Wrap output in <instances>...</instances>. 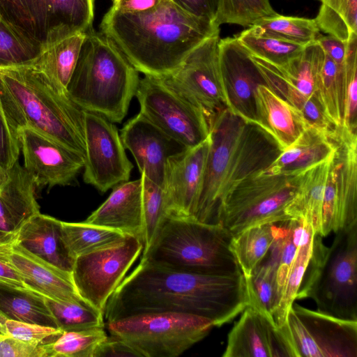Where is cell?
<instances>
[{
  "instance_id": "1",
  "label": "cell",
  "mask_w": 357,
  "mask_h": 357,
  "mask_svg": "<svg viewBox=\"0 0 357 357\" xmlns=\"http://www.w3.org/2000/svg\"><path fill=\"white\" fill-rule=\"evenodd\" d=\"M249 305L243 273L198 274L140 259L107 301L103 314L108 322L142 313H186L206 318L219 327Z\"/></svg>"
},
{
  "instance_id": "2",
  "label": "cell",
  "mask_w": 357,
  "mask_h": 357,
  "mask_svg": "<svg viewBox=\"0 0 357 357\" xmlns=\"http://www.w3.org/2000/svg\"><path fill=\"white\" fill-rule=\"evenodd\" d=\"M100 30L138 72L161 77L177 69L194 48L220 29L172 0H161L139 13H122L111 7Z\"/></svg>"
},
{
  "instance_id": "3",
  "label": "cell",
  "mask_w": 357,
  "mask_h": 357,
  "mask_svg": "<svg viewBox=\"0 0 357 357\" xmlns=\"http://www.w3.org/2000/svg\"><path fill=\"white\" fill-rule=\"evenodd\" d=\"M209 138L203 185L193 218L215 223L225 195L243 179L267 168L282 150L257 124L245 121L227 108L214 119Z\"/></svg>"
},
{
  "instance_id": "4",
  "label": "cell",
  "mask_w": 357,
  "mask_h": 357,
  "mask_svg": "<svg viewBox=\"0 0 357 357\" xmlns=\"http://www.w3.org/2000/svg\"><path fill=\"white\" fill-rule=\"evenodd\" d=\"M0 98L17 133L31 128L85 159L84 110L33 63L0 70Z\"/></svg>"
},
{
  "instance_id": "5",
  "label": "cell",
  "mask_w": 357,
  "mask_h": 357,
  "mask_svg": "<svg viewBox=\"0 0 357 357\" xmlns=\"http://www.w3.org/2000/svg\"><path fill=\"white\" fill-rule=\"evenodd\" d=\"M139 82L138 71L109 38L92 28L86 31L67 86L74 103L84 111L121 123Z\"/></svg>"
},
{
  "instance_id": "6",
  "label": "cell",
  "mask_w": 357,
  "mask_h": 357,
  "mask_svg": "<svg viewBox=\"0 0 357 357\" xmlns=\"http://www.w3.org/2000/svg\"><path fill=\"white\" fill-rule=\"evenodd\" d=\"M232 235L219 223L167 215L141 259L188 273L241 274L231 250Z\"/></svg>"
},
{
  "instance_id": "7",
  "label": "cell",
  "mask_w": 357,
  "mask_h": 357,
  "mask_svg": "<svg viewBox=\"0 0 357 357\" xmlns=\"http://www.w3.org/2000/svg\"><path fill=\"white\" fill-rule=\"evenodd\" d=\"M335 234L330 247L314 235L296 299L311 298L320 312L357 321V222Z\"/></svg>"
},
{
  "instance_id": "8",
  "label": "cell",
  "mask_w": 357,
  "mask_h": 357,
  "mask_svg": "<svg viewBox=\"0 0 357 357\" xmlns=\"http://www.w3.org/2000/svg\"><path fill=\"white\" fill-rule=\"evenodd\" d=\"M303 174L274 175L261 171L243 179L223 198L215 223L233 236L252 226L290 220L285 208L294 196Z\"/></svg>"
},
{
  "instance_id": "9",
  "label": "cell",
  "mask_w": 357,
  "mask_h": 357,
  "mask_svg": "<svg viewBox=\"0 0 357 357\" xmlns=\"http://www.w3.org/2000/svg\"><path fill=\"white\" fill-rule=\"evenodd\" d=\"M214 327L204 317L186 313L137 314L107 322L111 335L128 344L140 357H176Z\"/></svg>"
},
{
  "instance_id": "10",
  "label": "cell",
  "mask_w": 357,
  "mask_h": 357,
  "mask_svg": "<svg viewBox=\"0 0 357 357\" xmlns=\"http://www.w3.org/2000/svg\"><path fill=\"white\" fill-rule=\"evenodd\" d=\"M94 0H0V14L41 48L92 28Z\"/></svg>"
},
{
  "instance_id": "11",
  "label": "cell",
  "mask_w": 357,
  "mask_h": 357,
  "mask_svg": "<svg viewBox=\"0 0 357 357\" xmlns=\"http://www.w3.org/2000/svg\"><path fill=\"white\" fill-rule=\"evenodd\" d=\"M283 326L296 357L357 356V321L337 318L294 302Z\"/></svg>"
},
{
  "instance_id": "12",
  "label": "cell",
  "mask_w": 357,
  "mask_h": 357,
  "mask_svg": "<svg viewBox=\"0 0 357 357\" xmlns=\"http://www.w3.org/2000/svg\"><path fill=\"white\" fill-rule=\"evenodd\" d=\"M220 31L206 38L172 73L160 77L172 90L195 106L211 126L227 107L220 65Z\"/></svg>"
},
{
  "instance_id": "13",
  "label": "cell",
  "mask_w": 357,
  "mask_h": 357,
  "mask_svg": "<svg viewBox=\"0 0 357 357\" xmlns=\"http://www.w3.org/2000/svg\"><path fill=\"white\" fill-rule=\"evenodd\" d=\"M135 96L139 112L187 149L208 137L211 125L203 112L169 88L160 77L144 75L139 79Z\"/></svg>"
},
{
  "instance_id": "14",
  "label": "cell",
  "mask_w": 357,
  "mask_h": 357,
  "mask_svg": "<svg viewBox=\"0 0 357 357\" xmlns=\"http://www.w3.org/2000/svg\"><path fill=\"white\" fill-rule=\"evenodd\" d=\"M143 244L135 236L77 257L72 277L79 296L104 313L107 301L142 254Z\"/></svg>"
},
{
  "instance_id": "15",
  "label": "cell",
  "mask_w": 357,
  "mask_h": 357,
  "mask_svg": "<svg viewBox=\"0 0 357 357\" xmlns=\"http://www.w3.org/2000/svg\"><path fill=\"white\" fill-rule=\"evenodd\" d=\"M324 190L321 236L357 222V135L344 127L335 136Z\"/></svg>"
},
{
  "instance_id": "16",
  "label": "cell",
  "mask_w": 357,
  "mask_h": 357,
  "mask_svg": "<svg viewBox=\"0 0 357 357\" xmlns=\"http://www.w3.org/2000/svg\"><path fill=\"white\" fill-rule=\"evenodd\" d=\"M84 181L100 192L128 181L133 165L128 158L117 128L103 116L84 111Z\"/></svg>"
},
{
  "instance_id": "17",
  "label": "cell",
  "mask_w": 357,
  "mask_h": 357,
  "mask_svg": "<svg viewBox=\"0 0 357 357\" xmlns=\"http://www.w3.org/2000/svg\"><path fill=\"white\" fill-rule=\"evenodd\" d=\"M324 52L317 41L305 46L302 53L283 65H274L252 55L266 85L301 112L310 123L322 117L321 106L314 94V69Z\"/></svg>"
},
{
  "instance_id": "18",
  "label": "cell",
  "mask_w": 357,
  "mask_h": 357,
  "mask_svg": "<svg viewBox=\"0 0 357 357\" xmlns=\"http://www.w3.org/2000/svg\"><path fill=\"white\" fill-rule=\"evenodd\" d=\"M24 167L36 188L67 185L84 168V158L31 128L18 130Z\"/></svg>"
},
{
  "instance_id": "19",
  "label": "cell",
  "mask_w": 357,
  "mask_h": 357,
  "mask_svg": "<svg viewBox=\"0 0 357 357\" xmlns=\"http://www.w3.org/2000/svg\"><path fill=\"white\" fill-rule=\"evenodd\" d=\"M219 65L227 109L255 123V92L259 84H266L250 53L236 36L220 38Z\"/></svg>"
},
{
  "instance_id": "20",
  "label": "cell",
  "mask_w": 357,
  "mask_h": 357,
  "mask_svg": "<svg viewBox=\"0 0 357 357\" xmlns=\"http://www.w3.org/2000/svg\"><path fill=\"white\" fill-rule=\"evenodd\" d=\"M210 147L208 137L167 162L162 188L167 215L194 218Z\"/></svg>"
},
{
  "instance_id": "21",
  "label": "cell",
  "mask_w": 357,
  "mask_h": 357,
  "mask_svg": "<svg viewBox=\"0 0 357 357\" xmlns=\"http://www.w3.org/2000/svg\"><path fill=\"white\" fill-rule=\"evenodd\" d=\"M222 357H296L287 333L273 318L251 306L227 335Z\"/></svg>"
},
{
  "instance_id": "22",
  "label": "cell",
  "mask_w": 357,
  "mask_h": 357,
  "mask_svg": "<svg viewBox=\"0 0 357 357\" xmlns=\"http://www.w3.org/2000/svg\"><path fill=\"white\" fill-rule=\"evenodd\" d=\"M120 137L132 154L140 174L162 187L168 159L187 149L140 112L124 124Z\"/></svg>"
},
{
  "instance_id": "23",
  "label": "cell",
  "mask_w": 357,
  "mask_h": 357,
  "mask_svg": "<svg viewBox=\"0 0 357 357\" xmlns=\"http://www.w3.org/2000/svg\"><path fill=\"white\" fill-rule=\"evenodd\" d=\"M11 259L27 288L59 302L91 306L77 292L71 273L31 253L15 241Z\"/></svg>"
},
{
  "instance_id": "24",
  "label": "cell",
  "mask_w": 357,
  "mask_h": 357,
  "mask_svg": "<svg viewBox=\"0 0 357 357\" xmlns=\"http://www.w3.org/2000/svg\"><path fill=\"white\" fill-rule=\"evenodd\" d=\"M140 239L144 247V221L141 177L113 188L108 198L85 220Z\"/></svg>"
},
{
  "instance_id": "25",
  "label": "cell",
  "mask_w": 357,
  "mask_h": 357,
  "mask_svg": "<svg viewBox=\"0 0 357 357\" xmlns=\"http://www.w3.org/2000/svg\"><path fill=\"white\" fill-rule=\"evenodd\" d=\"M255 104V123L272 137L282 151L310 126L300 111L266 84L257 87Z\"/></svg>"
},
{
  "instance_id": "26",
  "label": "cell",
  "mask_w": 357,
  "mask_h": 357,
  "mask_svg": "<svg viewBox=\"0 0 357 357\" xmlns=\"http://www.w3.org/2000/svg\"><path fill=\"white\" fill-rule=\"evenodd\" d=\"M34 181L18 161L8 171L0 188V232L17 234L22 226L40 212Z\"/></svg>"
},
{
  "instance_id": "27",
  "label": "cell",
  "mask_w": 357,
  "mask_h": 357,
  "mask_svg": "<svg viewBox=\"0 0 357 357\" xmlns=\"http://www.w3.org/2000/svg\"><path fill=\"white\" fill-rule=\"evenodd\" d=\"M15 242L57 268L72 273L75 259L63 242L61 221L39 212L22 226Z\"/></svg>"
},
{
  "instance_id": "28",
  "label": "cell",
  "mask_w": 357,
  "mask_h": 357,
  "mask_svg": "<svg viewBox=\"0 0 357 357\" xmlns=\"http://www.w3.org/2000/svg\"><path fill=\"white\" fill-rule=\"evenodd\" d=\"M335 149V137L310 126L261 172L274 175L301 174L327 159Z\"/></svg>"
},
{
  "instance_id": "29",
  "label": "cell",
  "mask_w": 357,
  "mask_h": 357,
  "mask_svg": "<svg viewBox=\"0 0 357 357\" xmlns=\"http://www.w3.org/2000/svg\"><path fill=\"white\" fill-rule=\"evenodd\" d=\"M332 155L303 172L296 192L285 208L289 219L306 220L320 236L324 190Z\"/></svg>"
},
{
  "instance_id": "30",
  "label": "cell",
  "mask_w": 357,
  "mask_h": 357,
  "mask_svg": "<svg viewBox=\"0 0 357 357\" xmlns=\"http://www.w3.org/2000/svg\"><path fill=\"white\" fill-rule=\"evenodd\" d=\"M0 314L6 319L59 328L44 296L1 280Z\"/></svg>"
},
{
  "instance_id": "31",
  "label": "cell",
  "mask_w": 357,
  "mask_h": 357,
  "mask_svg": "<svg viewBox=\"0 0 357 357\" xmlns=\"http://www.w3.org/2000/svg\"><path fill=\"white\" fill-rule=\"evenodd\" d=\"M344 86V63L337 64L323 52L315 66L314 94L326 116L337 128L343 124Z\"/></svg>"
},
{
  "instance_id": "32",
  "label": "cell",
  "mask_w": 357,
  "mask_h": 357,
  "mask_svg": "<svg viewBox=\"0 0 357 357\" xmlns=\"http://www.w3.org/2000/svg\"><path fill=\"white\" fill-rule=\"evenodd\" d=\"M85 36L86 31L77 33L42 47L33 64L58 86L67 91Z\"/></svg>"
},
{
  "instance_id": "33",
  "label": "cell",
  "mask_w": 357,
  "mask_h": 357,
  "mask_svg": "<svg viewBox=\"0 0 357 357\" xmlns=\"http://www.w3.org/2000/svg\"><path fill=\"white\" fill-rule=\"evenodd\" d=\"M278 257L271 245L263 260L245 277L250 305L273 317L280 303L277 284Z\"/></svg>"
},
{
  "instance_id": "34",
  "label": "cell",
  "mask_w": 357,
  "mask_h": 357,
  "mask_svg": "<svg viewBox=\"0 0 357 357\" xmlns=\"http://www.w3.org/2000/svg\"><path fill=\"white\" fill-rule=\"evenodd\" d=\"M61 231L63 242L75 259L80 255L116 245L130 236L85 221L61 222Z\"/></svg>"
},
{
  "instance_id": "35",
  "label": "cell",
  "mask_w": 357,
  "mask_h": 357,
  "mask_svg": "<svg viewBox=\"0 0 357 357\" xmlns=\"http://www.w3.org/2000/svg\"><path fill=\"white\" fill-rule=\"evenodd\" d=\"M276 224L252 226L232 236L230 246L244 277H248L268 252Z\"/></svg>"
},
{
  "instance_id": "36",
  "label": "cell",
  "mask_w": 357,
  "mask_h": 357,
  "mask_svg": "<svg viewBox=\"0 0 357 357\" xmlns=\"http://www.w3.org/2000/svg\"><path fill=\"white\" fill-rule=\"evenodd\" d=\"M236 36L252 55L278 66L300 55L305 47L270 34L256 25Z\"/></svg>"
},
{
  "instance_id": "37",
  "label": "cell",
  "mask_w": 357,
  "mask_h": 357,
  "mask_svg": "<svg viewBox=\"0 0 357 357\" xmlns=\"http://www.w3.org/2000/svg\"><path fill=\"white\" fill-rule=\"evenodd\" d=\"M41 46L28 38L0 14V70L36 62Z\"/></svg>"
},
{
  "instance_id": "38",
  "label": "cell",
  "mask_w": 357,
  "mask_h": 357,
  "mask_svg": "<svg viewBox=\"0 0 357 357\" xmlns=\"http://www.w3.org/2000/svg\"><path fill=\"white\" fill-rule=\"evenodd\" d=\"M319 13L314 19L319 29L337 38L350 32L357 33V0H319Z\"/></svg>"
},
{
  "instance_id": "39",
  "label": "cell",
  "mask_w": 357,
  "mask_h": 357,
  "mask_svg": "<svg viewBox=\"0 0 357 357\" xmlns=\"http://www.w3.org/2000/svg\"><path fill=\"white\" fill-rule=\"evenodd\" d=\"M45 300L59 328L63 332L105 328L103 313L91 306L59 302L46 296Z\"/></svg>"
},
{
  "instance_id": "40",
  "label": "cell",
  "mask_w": 357,
  "mask_h": 357,
  "mask_svg": "<svg viewBox=\"0 0 357 357\" xmlns=\"http://www.w3.org/2000/svg\"><path fill=\"white\" fill-rule=\"evenodd\" d=\"M276 14L269 0H218L215 22L250 27Z\"/></svg>"
},
{
  "instance_id": "41",
  "label": "cell",
  "mask_w": 357,
  "mask_h": 357,
  "mask_svg": "<svg viewBox=\"0 0 357 357\" xmlns=\"http://www.w3.org/2000/svg\"><path fill=\"white\" fill-rule=\"evenodd\" d=\"M255 25L270 34L302 46L315 42L320 35L314 19L284 16L278 13Z\"/></svg>"
},
{
  "instance_id": "42",
  "label": "cell",
  "mask_w": 357,
  "mask_h": 357,
  "mask_svg": "<svg viewBox=\"0 0 357 357\" xmlns=\"http://www.w3.org/2000/svg\"><path fill=\"white\" fill-rule=\"evenodd\" d=\"M107 336L104 328L63 332L51 343L52 357H93Z\"/></svg>"
},
{
  "instance_id": "43",
  "label": "cell",
  "mask_w": 357,
  "mask_h": 357,
  "mask_svg": "<svg viewBox=\"0 0 357 357\" xmlns=\"http://www.w3.org/2000/svg\"><path fill=\"white\" fill-rule=\"evenodd\" d=\"M313 240L298 246L289 271L280 303L273 316L275 322L280 327H282L285 324L287 313L296 300L302 280L311 259Z\"/></svg>"
},
{
  "instance_id": "44",
  "label": "cell",
  "mask_w": 357,
  "mask_h": 357,
  "mask_svg": "<svg viewBox=\"0 0 357 357\" xmlns=\"http://www.w3.org/2000/svg\"><path fill=\"white\" fill-rule=\"evenodd\" d=\"M142 206L144 221V240L142 252L151 243L162 222L167 215L165 195L162 186L141 174Z\"/></svg>"
},
{
  "instance_id": "45",
  "label": "cell",
  "mask_w": 357,
  "mask_h": 357,
  "mask_svg": "<svg viewBox=\"0 0 357 357\" xmlns=\"http://www.w3.org/2000/svg\"><path fill=\"white\" fill-rule=\"evenodd\" d=\"M357 35L347 42L344 59V118L342 127L356 132Z\"/></svg>"
},
{
  "instance_id": "46",
  "label": "cell",
  "mask_w": 357,
  "mask_h": 357,
  "mask_svg": "<svg viewBox=\"0 0 357 357\" xmlns=\"http://www.w3.org/2000/svg\"><path fill=\"white\" fill-rule=\"evenodd\" d=\"M7 334L24 342L36 344L54 342L63 333L60 328L6 319L4 324Z\"/></svg>"
},
{
  "instance_id": "47",
  "label": "cell",
  "mask_w": 357,
  "mask_h": 357,
  "mask_svg": "<svg viewBox=\"0 0 357 357\" xmlns=\"http://www.w3.org/2000/svg\"><path fill=\"white\" fill-rule=\"evenodd\" d=\"M20 151L18 135L9 122L0 98V167L8 172L18 161Z\"/></svg>"
},
{
  "instance_id": "48",
  "label": "cell",
  "mask_w": 357,
  "mask_h": 357,
  "mask_svg": "<svg viewBox=\"0 0 357 357\" xmlns=\"http://www.w3.org/2000/svg\"><path fill=\"white\" fill-rule=\"evenodd\" d=\"M52 342L30 343L0 334V357H52Z\"/></svg>"
},
{
  "instance_id": "49",
  "label": "cell",
  "mask_w": 357,
  "mask_h": 357,
  "mask_svg": "<svg viewBox=\"0 0 357 357\" xmlns=\"http://www.w3.org/2000/svg\"><path fill=\"white\" fill-rule=\"evenodd\" d=\"M15 241L0 244V280L27 288L11 259L12 247Z\"/></svg>"
},
{
  "instance_id": "50",
  "label": "cell",
  "mask_w": 357,
  "mask_h": 357,
  "mask_svg": "<svg viewBox=\"0 0 357 357\" xmlns=\"http://www.w3.org/2000/svg\"><path fill=\"white\" fill-rule=\"evenodd\" d=\"M172 1L192 15H194L200 18L207 20L212 22H215V21L218 0Z\"/></svg>"
},
{
  "instance_id": "51",
  "label": "cell",
  "mask_w": 357,
  "mask_h": 357,
  "mask_svg": "<svg viewBox=\"0 0 357 357\" xmlns=\"http://www.w3.org/2000/svg\"><path fill=\"white\" fill-rule=\"evenodd\" d=\"M102 356H135L140 357L128 344L123 340L111 335L107 336L98 347L93 357Z\"/></svg>"
},
{
  "instance_id": "52",
  "label": "cell",
  "mask_w": 357,
  "mask_h": 357,
  "mask_svg": "<svg viewBox=\"0 0 357 357\" xmlns=\"http://www.w3.org/2000/svg\"><path fill=\"white\" fill-rule=\"evenodd\" d=\"M317 43L323 50L324 52L331 58L337 64L342 66L344 63L347 43L337 38L328 35H319Z\"/></svg>"
},
{
  "instance_id": "53",
  "label": "cell",
  "mask_w": 357,
  "mask_h": 357,
  "mask_svg": "<svg viewBox=\"0 0 357 357\" xmlns=\"http://www.w3.org/2000/svg\"><path fill=\"white\" fill-rule=\"evenodd\" d=\"M161 0H112V8L122 13H139L156 6Z\"/></svg>"
},
{
  "instance_id": "54",
  "label": "cell",
  "mask_w": 357,
  "mask_h": 357,
  "mask_svg": "<svg viewBox=\"0 0 357 357\" xmlns=\"http://www.w3.org/2000/svg\"><path fill=\"white\" fill-rule=\"evenodd\" d=\"M16 236L17 234H8L0 232V244L15 241Z\"/></svg>"
},
{
  "instance_id": "55",
  "label": "cell",
  "mask_w": 357,
  "mask_h": 357,
  "mask_svg": "<svg viewBox=\"0 0 357 357\" xmlns=\"http://www.w3.org/2000/svg\"><path fill=\"white\" fill-rule=\"evenodd\" d=\"M8 178V172L4 171L0 167V188L4 184Z\"/></svg>"
},
{
  "instance_id": "56",
  "label": "cell",
  "mask_w": 357,
  "mask_h": 357,
  "mask_svg": "<svg viewBox=\"0 0 357 357\" xmlns=\"http://www.w3.org/2000/svg\"><path fill=\"white\" fill-rule=\"evenodd\" d=\"M5 333H6V328H5V326H4V324H3L0 321V334H5Z\"/></svg>"
}]
</instances>
